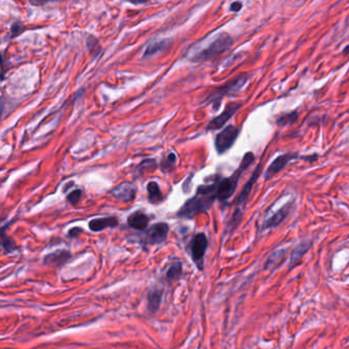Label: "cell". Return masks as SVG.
<instances>
[{
    "label": "cell",
    "instance_id": "obj_6",
    "mask_svg": "<svg viewBox=\"0 0 349 349\" xmlns=\"http://www.w3.org/2000/svg\"><path fill=\"white\" fill-rule=\"evenodd\" d=\"M169 225L165 222H159L152 225L146 232L145 243L148 245H159L167 240Z\"/></svg>",
    "mask_w": 349,
    "mask_h": 349
},
{
    "label": "cell",
    "instance_id": "obj_23",
    "mask_svg": "<svg viewBox=\"0 0 349 349\" xmlns=\"http://www.w3.org/2000/svg\"><path fill=\"white\" fill-rule=\"evenodd\" d=\"M176 159H177V157H176V154H175V153H169V154L166 156V158L162 161V163H161V169H162L163 171H168V170H170V169L173 167V165H174L175 162H176Z\"/></svg>",
    "mask_w": 349,
    "mask_h": 349
},
{
    "label": "cell",
    "instance_id": "obj_8",
    "mask_svg": "<svg viewBox=\"0 0 349 349\" xmlns=\"http://www.w3.org/2000/svg\"><path fill=\"white\" fill-rule=\"evenodd\" d=\"M299 158H301L299 156V154L298 153H293V152H289V153H286V154H283V155L279 156L278 158H276L272 162V164L266 169L265 179L269 180L272 177H274L275 175L278 174L281 170H283L291 161L299 159Z\"/></svg>",
    "mask_w": 349,
    "mask_h": 349
},
{
    "label": "cell",
    "instance_id": "obj_17",
    "mask_svg": "<svg viewBox=\"0 0 349 349\" xmlns=\"http://www.w3.org/2000/svg\"><path fill=\"white\" fill-rule=\"evenodd\" d=\"M312 247V242L307 243V242H302L299 245H297L291 255V263L290 265L295 266L296 264H298L299 259H301V257L308 251V249Z\"/></svg>",
    "mask_w": 349,
    "mask_h": 349
},
{
    "label": "cell",
    "instance_id": "obj_25",
    "mask_svg": "<svg viewBox=\"0 0 349 349\" xmlns=\"http://www.w3.org/2000/svg\"><path fill=\"white\" fill-rule=\"evenodd\" d=\"M87 46L89 48V50L91 51H95V53L99 52V47H100V44H99V41L93 37V36H89L88 39H87Z\"/></svg>",
    "mask_w": 349,
    "mask_h": 349
},
{
    "label": "cell",
    "instance_id": "obj_24",
    "mask_svg": "<svg viewBox=\"0 0 349 349\" xmlns=\"http://www.w3.org/2000/svg\"><path fill=\"white\" fill-rule=\"evenodd\" d=\"M81 196H82V190L81 189H75L67 196V200L72 205H76L80 201Z\"/></svg>",
    "mask_w": 349,
    "mask_h": 349
},
{
    "label": "cell",
    "instance_id": "obj_29",
    "mask_svg": "<svg viewBox=\"0 0 349 349\" xmlns=\"http://www.w3.org/2000/svg\"><path fill=\"white\" fill-rule=\"evenodd\" d=\"M32 5H35V6H42V5H45L48 3V1H31L30 2Z\"/></svg>",
    "mask_w": 349,
    "mask_h": 349
},
{
    "label": "cell",
    "instance_id": "obj_11",
    "mask_svg": "<svg viewBox=\"0 0 349 349\" xmlns=\"http://www.w3.org/2000/svg\"><path fill=\"white\" fill-rule=\"evenodd\" d=\"M111 193L114 198L121 202H130L134 199L137 193V187L135 185L130 181H124L115 186Z\"/></svg>",
    "mask_w": 349,
    "mask_h": 349
},
{
    "label": "cell",
    "instance_id": "obj_22",
    "mask_svg": "<svg viewBox=\"0 0 349 349\" xmlns=\"http://www.w3.org/2000/svg\"><path fill=\"white\" fill-rule=\"evenodd\" d=\"M1 240H2V247L6 250V252L8 253H11L12 251L15 250V244L14 242L5 235V231H4V228H2L1 230Z\"/></svg>",
    "mask_w": 349,
    "mask_h": 349
},
{
    "label": "cell",
    "instance_id": "obj_21",
    "mask_svg": "<svg viewBox=\"0 0 349 349\" xmlns=\"http://www.w3.org/2000/svg\"><path fill=\"white\" fill-rule=\"evenodd\" d=\"M298 119V114L296 111H293L291 113H288V114H284V115H281L278 119H277V124L279 126H287V125H290V124H293L294 122H296Z\"/></svg>",
    "mask_w": 349,
    "mask_h": 349
},
{
    "label": "cell",
    "instance_id": "obj_4",
    "mask_svg": "<svg viewBox=\"0 0 349 349\" xmlns=\"http://www.w3.org/2000/svg\"><path fill=\"white\" fill-rule=\"evenodd\" d=\"M239 133L240 130L235 125H228L220 131L215 139V149L217 153L221 155L227 152L236 143Z\"/></svg>",
    "mask_w": 349,
    "mask_h": 349
},
{
    "label": "cell",
    "instance_id": "obj_15",
    "mask_svg": "<svg viewBox=\"0 0 349 349\" xmlns=\"http://www.w3.org/2000/svg\"><path fill=\"white\" fill-rule=\"evenodd\" d=\"M119 224V220L116 216H109L103 218H94L89 221L88 226L92 231H102L107 227H116Z\"/></svg>",
    "mask_w": 349,
    "mask_h": 349
},
{
    "label": "cell",
    "instance_id": "obj_30",
    "mask_svg": "<svg viewBox=\"0 0 349 349\" xmlns=\"http://www.w3.org/2000/svg\"><path fill=\"white\" fill-rule=\"evenodd\" d=\"M343 54L349 57V45H347V46L343 49Z\"/></svg>",
    "mask_w": 349,
    "mask_h": 349
},
{
    "label": "cell",
    "instance_id": "obj_3",
    "mask_svg": "<svg viewBox=\"0 0 349 349\" xmlns=\"http://www.w3.org/2000/svg\"><path fill=\"white\" fill-rule=\"evenodd\" d=\"M232 43L234 40L227 33H221L206 48L196 53L191 57V61L192 62L210 61L226 51L232 45Z\"/></svg>",
    "mask_w": 349,
    "mask_h": 349
},
{
    "label": "cell",
    "instance_id": "obj_14",
    "mask_svg": "<svg viewBox=\"0 0 349 349\" xmlns=\"http://www.w3.org/2000/svg\"><path fill=\"white\" fill-rule=\"evenodd\" d=\"M149 222H150L149 216L143 211H135L132 214H130L127 218L128 225L138 230L147 229Z\"/></svg>",
    "mask_w": 349,
    "mask_h": 349
},
{
    "label": "cell",
    "instance_id": "obj_20",
    "mask_svg": "<svg viewBox=\"0 0 349 349\" xmlns=\"http://www.w3.org/2000/svg\"><path fill=\"white\" fill-rule=\"evenodd\" d=\"M181 274H182V264L180 261H175L167 269L166 279L169 282L173 283L175 281H178L180 279Z\"/></svg>",
    "mask_w": 349,
    "mask_h": 349
},
{
    "label": "cell",
    "instance_id": "obj_16",
    "mask_svg": "<svg viewBox=\"0 0 349 349\" xmlns=\"http://www.w3.org/2000/svg\"><path fill=\"white\" fill-rule=\"evenodd\" d=\"M162 296H163L162 290L154 289L150 291L148 295V309L150 311V313L155 314L158 311L162 302Z\"/></svg>",
    "mask_w": 349,
    "mask_h": 349
},
{
    "label": "cell",
    "instance_id": "obj_19",
    "mask_svg": "<svg viewBox=\"0 0 349 349\" xmlns=\"http://www.w3.org/2000/svg\"><path fill=\"white\" fill-rule=\"evenodd\" d=\"M169 44H170V42L167 41V40H161V41L153 42V43H151V44L147 47L144 56L146 57V56L154 55L155 53H158V52L162 51L163 49L167 48V47L169 46Z\"/></svg>",
    "mask_w": 349,
    "mask_h": 349
},
{
    "label": "cell",
    "instance_id": "obj_18",
    "mask_svg": "<svg viewBox=\"0 0 349 349\" xmlns=\"http://www.w3.org/2000/svg\"><path fill=\"white\" fill-rule=\"evenodd\" d=\"M148 192H149V201L153 204H157L163 200V193L161 191V188L159 184L155 181H151L148 183L147 186Z\"/></svg>",
    "mask_w": 349,
    "mask_h": 349
},
{
    "label": "cell",
    "instance_id": "obj_1",
    "mask_svg": "<svg viewBox=\"0 0 349 349\" xmlns=\"http://www.w3.org/2000/svg\"><path fill=\"white\" fill-rule=\"evenodd\" d=\"M218 182L219 180H215L213 183L200 185L195 197L187 200L180 208L178 216L183 218H192L198 213L209 210L214 201L217 199Z\"/></svg>",
    "mask_w": 349,
    "mask_h": 349
},
{
    "label": "cell",
    "instance_id": "obj_2",
    "mask_svg": "<svg viewBox=\"0 0 349 349\" xmlns=\"http://www.w3.org/2000/svg\"><path fill=\"white\" fill-rule=\"evenodd\" d=\"M254 160H255V157L253 153L251 152L246 153L241 162L239 169L231 176L219 180L218 185H217V199L220 202H226L234 195L241 175L245 170L249 168V166L254 162Z\"/></svg>",
    "mask_w": 349,
    "mask_h": 349
},
{
    "label": "cell",
    "instance_id": "obj_13",
    "mask_svg": "<svg viewBox=\"0 0 349 349\" xmlns=\"http://www.w3.org/2000/svg\"><path fill=\"white\" fill-rule=\"evenodd\" d=\"M261 168H262V164L260 163V164L256 167V169L254 170V172L252 173V176H251V178L249 179V181H248V182L246 183V185L244 186V188H243V190L241 191L240 196L238 197V199H237V206H238V209H237L236 212L241 213V208L244 207V205H245V203H246V201H247V199H248V196H249V193H250V191H251V189H252V187H253L255 181L258 179V177H259V175H260Z\"/></svg>",
    "mask_w": 349,
    "mask_h": 349
},
{
    "label": "cell",
    "instance_id": "obj_9",
    "mask_svg": "<svg viewBox=\"0 0 349 349\" xmlns=\"http://www.w3.org/2000/svg\"><path fill=\"white\" fill-rule=\"evenodd\" d=\"M242 103H230L227 105L225 110L217 117L212 119L208 125H207V130H217L221 128L241 108Z\"/></svg>",
    "mask_w": 349,
    "mask_h": 349
},
{
    "label": "cell",
    "instance_id": "obj_5",
    "mask_svg": "<svg viewBox=\"0 0 349 349\" xmlns=\"http://www.w3.org/2000/svg\"><path fill=\"white\" fill-rule=\"evenodd\" d=\"M208 247V239L204 232L197 234L189 243V251L193 262L197 264L199 269H203L204 255Z\"/></svg>",
    "mask_w": 349,
    "mask_h": 349
},
{
    "label": "cell",
    "instance_id": "obj_27",
    "mask_svg": "<svg viewBox=\"0 0 349 349\" xmlns=\"http://www.w3.org/2000/svg\"><path fill=\"white\" fill-rule=\"evenodd\" d=\"M81 232H82V229H81L80 227H74V228H71V229L69 230L68 236H69L70 238H76V237H78Z\"/></svg>",
    "mask_w": 349,
    "mask_h": 349
},
{
    "label": "cell",
    "instance_id": "obj_12",
    "mask_svg": "<svg viewBox=\"0 0 349 349\" xmlns=\"http://www.w3.org/2000/svg\"><path fill=\"white\" fill-rule=\"evenodd\" d=\"M72 257V254L68 250H57L53 253H49L44 256L43 262L47 266L61 267L65 265Z\"/></svg>",
    "mask_w": 349,
    "mask_h": 349
},
{
    "label": "cell",
    "instance_id": "obj_7",
    "mask_svg": "<svg viewBox=\"0 0 349 349\" xmlns=\"http://www.w3.org/2000/svg\"><path fill=\"white\" fill-rule=\"evenodd\" d=\"M249 79V75L247 74H242L240 76H238L236 79H234L232 81H230L229 83L225 84L224 86H222L221 88L217 89L214 93H212L211 96H209L208 99L215 103L217 101H220L221 98L225 94H228V93H231V92H235V91H238L240 90L248 81Z\"/></svg>",
    "mask_w": 349,
    "mask_h": 349
},
{
    "label": "cell",
    "instance_id": "obj_10",
    "mask_svg": "<svg viewBox=\"0 0 349 349\" xmlns=\"http://www.w3.org/2000/svg\"><path fill=\"white\" fill-rule=\"evenodd\" d=\"M292 206H293V201L287 202L285 205H283L280 209H278L276 212H274L268 218H266L263 221L261 228L267 229V228L276 227V226L280 225L286 219V217L289 215Z\"/></svg>",
    "mask_w": 349,
    "mask_h": 349
},
{
    "label": "cell",
    "instance_id": "obj_26",
    "mask_svg": "<svg viewBox=\"0 0 349 349\" xmlns=\"http://www.w3.org/2000/svg\"><path fill=\"white\" fill-rule=\"evenodd\" d=\"M24 30V25L21 22H16L14 24H12L11 29H10V33H11V38L17 36L21 34V32Z\"/></svg>",
    "mask_w": 349,
    "mask_h": 349
},
{
    "label": "cell",
    "instance_id": "obj_28",
    "mask_svg": "<svg viewBox=\"0 0 349 349\" xmlns=\"http://www.w3.org/2000/svg\"><path fill=\"white\" fill-rule=\"evenodd\" d=\"M241 8H242V3L241 2H234V3H231V5H230V10H232V11H240L241 10Z\"/></svg>",
    "mask_w": 349,
    "mask_h": 349
}]
</instances>
